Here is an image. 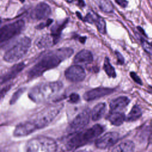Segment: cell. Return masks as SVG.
Instances as JSON below:
<instances>
[{"mask_svg": "<svg viewBox=\"0 0 152 152\" xmlns=\"http://www.w3.org/2000/svg\"><path fill=\"white\" fill-rule=\"evenodd\" d=\"M63 88V84L60 81L42 83L32 87L28 96L36 104H43L57 96Z\"/></svg>", "mask_w": 152, "mask_h": 152, "instance_id": "obj_2", "label": "cell"}, {"mask_svg": "<svg viewBox=\"0 0 152 152\" xmlns=\"http://www.w3.org/2000/svg\"><path fill=\"white\" fill-rule=\"evenodd\" d=\"M142 115L141 109L138 105H134L130 113L126 117V121L128 122H133L139 119Z\"/></svg>", "mask_w": 152, "mask_h": 152, "instance_id": "obj_24", "label": "cell"}, {"mask_svg": "<svg viewBox=\"0 0 152 152\" xmlns=\"http://www.w3.org/2000/svg\"><path fill=\"white\" fill-rule=\"evenodd\" d=\"M120 135L117 132H108L97 138L95 146L99 149H107L115 145L120 140Z\"/></svg>", "mask_w": 152, "mask_h": 152, "instance_id": "obj_9", "label": "cell"}, {"mask_svg": "<svg viewBox=\"0 0 152 152\" xmlns=\"http://www.w3.org/2000/svg\"><path fill=\"white\" fill-rule=\"evenodd\" d=\"M130 102V100L126 96H120L112 99L109 104L111 111H117L124 109Z\"/></svg>", "mask_w": 152, "mask_h": 152, "instance_id": "obj_16", "label": "cell"}, {"mask_svg": "<svg viewBox=\"0 0 152 152\" xmlns=\"http://www.w3.org/2000/svg\"><path fill=\"white\" fill-rule=\"evenodd\" d=\"M68 19H66L63 21L55 23L50 29V35L54 37L57 43L60 41L62 32L68 24Z\"/></svg>", "mask_w": 152, "mask_h": 152, "instance_id": "obj_18", "label": "cell"}, {"mask_svg": "<svg viewBox=\"0 0 152 152\" xmlns=\"http://www.w3.org/2000/svg\"><path fill=\"white\" fill-rule=\"evenodd\" d=\"M78 39H79V41H80L81 43L84 44V43L86 42V39H87V37H85V36H84V37L81 36V37H79Z\"/></svg>", "mask_w": 152, "mask_h": 152, "instance_id": "obj_36", "label": "cell"}, {"mask_svg": "<svg viewBox=\"0 0 152 152\" xmlns=\"http://www.w3.org/2000/svg\"><path fill=\"white\" fill-rule=\"evenodd\" d=\"M84 69L80 66H70L65 71V77L70 81L78 83L83 81L86 77Z\"/></svg>", "mask_w": 152, "mask_h": 152, "instance_id": "obj_10", "label": "cell"}, {"mask_svg": "<svg viewBox=\"0 0 152 152\" xmlns=\"http://www.w3.org/2000/svg\"><path fill=\"white\" fill-rule=\"evenodd\" d=\"M30 46L31 40L29 37H22L7 50L4 55V60L10 63L18 61L27 54Z\"/></svg>", "mask_w": 152, "mask_h": 152, "instance_id": "obj_6", "label": "cell"}, {"mask_svg": "<svg viewBox=\"0 0 152 152\" xmlns=\"http://www.w3.org/2000/svg\"><path fill=\"white\" fill-rule=\"evenodd\" d=\"M25 67V64L24 63H20L13 66L11 67L7 72L1 76V83H4L14 79Z\"/></svg>", "mask_w": 152, "mask_h": 152, "instance_id": "obj_15", "label": "cell"}, {"mask_svg": "<svg viewBox=\"0 0 152 152\" xmlns=\"http://www.w3.org/2000/svg\"><path fill=\"white\" fill-rule=\"evenodd\" d=\"M93 57L89 50L83 49L74 57L73 61L76 64H89L93 62Z\"/></svg>", "mask_w": 152, "mask_h": 152, "instance_id": "obj_17", "label": "cell"}, {"mask_svg": "<svg viewBox=\"0 0 152 152\" xmlns=\"http://www.w3.org/2000/svg\"><path fill=\"white\" fill-rule=\"evenodd\" d=\"M24 26V21L19 20L2 27L0 30V42L1 45L4 42L19 35L23 31Z\"/></svg>", "mask_w": 152, "mask_h": 152, "instance_id": "obj_7", "label": "cell"}, {"mask_svg": "<svg viewBox=\"0 0 152 152\" xmlns=\"http://www.w3.org/2000/svg\"><path fill=\"white\" fill-rule=\"evenodd\" d=\"M106 119L110 122V123L115 126H120L124 121L126 120V117L124 114L121 112L111 111L106 117Z\"/></svg>", "mask_w": 152, "mask_h": 152, "instance_id": "obj_20", "label": "cell"}, {"mask_svg": "<svg viewBox=\"0 0 152 152\" xmlns=\"http://www.w3.org/2000/svg\"><path fill=\"white\" fill-rule=\"evenodd\" d=\"M19 1H20L21 3H24L25 0H19Z\"/></svg>", "mask_w": 152, "mask_h": 152, "instance_id": "obj_39", "label": "cell"}, {"mask_svg": "<svg viewBox=\"0 0 152 152\" xmlns=\"http://www.w3.org/2000/svg\"><path fill=\"white\" fill-rule=\"evenodd\" d=\"M36 45L39 48H47L54 46L57 44L54 37L50 34H45L39 38L35 42Z\"/></svg>", "mask_w": 152, "mask_h": 152, "instance_id": "obj_19", "label": "cell"}, {"mask_svg": "<svg viewBox=\"0 0 152 152\" xmlns=\"http://www.w3.org/2000/svg\"><path fill=\"white\" fill-rule=\"evenodd\" d=\"M68 3H72L74 1V0H66Z\"/></svg>", "mask_w": 152, "mask_h": 152, "instance_id": "obj_38", "label": "cell"}, {"mask_svg": "<svg viewBox=\"0 0 152 152\" xmlns=\"http://www.w3.org/2000/svg\"><path fill=\"white\" fill-rule=\"evenodd\" d=\"M139 38L143 49L148 54H152V45L141 36L139 37Z\"/></svg>", "mask_w": 152, "mask_h": 152, "instance_id": "obj_26", "label": "cell"}, {"mask_svg": "<svg viewBox=\"0 0 152 152\" xmlns=\"http://www.w3.org/2000/svg\"><path fill=\"white\" fill-rule=\"evenodd\" d=\"M51 14V9L46 3L38 4L32 10L30 17L33 20H42L48 18Z\"/></svg>", "mask_w": 152, "mask_h": 152, "instance_id": "obj_14", "label": "cell"}, {"mask_svg": "<svg viewBox=\"0 0 152 152\" xmlns=\"http://www.w3.org/2000/svg\"><path fill=\"white\" fill-rule=\"evenodd\" d=\"M63 105L56 104L46 107L36 113L29 120L35 126L37 130L47 127L55 118L62 109Z\"/></svg>", "mask_w": 152, "mask_h": 152, "instance_id": "obj_4", "label": "cell"}, {"mask_svg": "<svg viewBox=\"0 0 152 152\" xmlns=\"http://www.w3.org/2000/svg\"><path fill=\"white\" fill-rule=\"evenodd\" d=\"M69 102L71 104H77L80 100V97L79 94L76 93H73L69 96Z\"/></svg>", "mask_w": 152, "mask_h": 152, "instance_id": "obj_28", "label": "cell"}, {"mask_svg": "<svg viewBox=\"0 0 152 152\" xmlns=\"http://www.w3.org/2000/svg\"><path fill=\"white\" fill-rule=\"evenodd\" d=\"M115 55L117 56V63L119 65H122L124 64V58L122 55V54L118 52V51H115Z\"/></svg>", "mask_w": 152, "mask_h": 152, "instance_id": "obj_31", "label": "cell"}, {"mask_svg": "<svg viewBox=\"0 0 152 152\" xmlns=\"http://www.w3.org/2000/svg\"><path fill=\"white\" fill-rule=\"evenodd\" d=\"M137 29H138V30L140 32V33L141 35H143V36H146V37H147V36L146 35V34L144 30L141 27L138 26V27H137Z\"/></svg>", "mask_w": 152, "mask_h": 152, "instance_id": "obj_34", "label": "cell"}, {"mask_svg": "<svg viewBox=\"0 0 152 152\" xmlns=\"http://www.w3.org/2000/svg\"><path fill=\"white\" fill-rule=\"evenodd\" d=\"M12 84H9V85H7L6 87H3L2 89H1V98L3 99L4 97V96L7 94V93L9 91V90H10L11 87H12Z\"/></svg>", "mask_w": 152, "mask_h": 152, "instance_id": "obj_32", "label": "cell"}, {"mask_svg": "<svg viewBox=\"0 0 152 152\" xmlns=\"http://www.w3.org/2000/svg\"><path fill=\"white\" fill-rule=\"evenodd\" d=\"M105 130L104 125L95 124L91 128L81 131L73 136L66 143L68 150H73L92 143L102 134Z\"/></svg>", "mask_w": 152, "mask_h": 152, "instance_id": "obj_3", "label": "cell"}, {"mask_svg": "<svg viewBox=\"0 0 152 152\" xmlns=\"http://www.w3.org/2000/svg\"><path fill=\"white\" fill-rule=\"evenodd\" d=\"M130 76L133 79V80L135 82L137 83V84H140V85H142L143 83H142V81L141 80V79L137 76V74L134 73V72H131L130 73Z\"/></svg>", "mask_w": 152, "mask_h": 152, "instance_id": "obj_30", "label": "cell"}, {"mask_svg": "<svg viewBox=\"0 0 152 152\" xmlns=\"http://www.w3.org/2000/svg\"><path fill=\"white\" fill-rule=\"evenodd\" d=\"M26 90L25 88H21L20 89H19L18 90H17L14 94L12 96L11 100H10V104L11 105L14 104L17 100L19 99V98L22 95V94L24 93V91Z\"/></svg>", "mask_w": 152, "mask_h": 152, "instance_id": "obj_27", "label": "cell"}, {"mask_svg": "<svg viewBox=\"0 0 152 152\" xmlns=\"http://www.w3.org/2000/svg\"><path fill=\"white\" fill-rule=\"evenodd\" d=\"M99 8L106 13H111L114 12V6L109 0H96Z\"/></svg>", "mask_w": 152, "mask_h": 152, "instance_id": "obj_23", "label": "cell"}, {"mask_svg": "<svg viewBox=\"0 0 152 152\" xmlns=\"http://www.w3.org/2000/svg\"><path fill=\"white\" fill-rule=\"evenodd\" d=\"M73 53L74 50L70 48H61L46 53L29 71L28 79H34L41 76L46 71L58 66Z\"/></svg>", "mask_w": 152, "mask_h": 152, "instance_id": "obj_1", "label": "cell"}, {"mask_svg": "<svg viewBox=\"0 0 152 152\" xmlns=\"http://www.w3.org/2000/svg\"><path fill=\"white\" fill-rule=\"evenodd\" d=\"M90 112L88 109H84L79 113L71 121L67 128V133L68 134H76L82 131L89 123Z\"/></svg>", "mask_w": 152, "mask_h": 152, "instance_id": "obj_8", "label": "cell"}, {"mask_svg": "<svg viewBox=\"0 0 152 152\" xmlns=\"http://www.w3.org/2000/svg\"><path fill=\"white\" fill-rule=\"evenodd\" d=\"M114 89L110 87H97L86 91L83 94V99L89 102L112 94Z\"/></svg>", "mask_w": 152, "mask_h": 152, "instance_id": "obj_11", "label": "cell"}, {"mask_svg": "<svg viewBox=\"0 0 152 152\" xmlns=\"http://www.w3.org/2000/svg\"><path fill=\"white\" fill-rule=\"evenodd\" d=\"M134 143L130 140L124 141L115 146L111 152H134Z\"/></svg>", "mask_w": 152, "mask_h": 152, "instance_id": "obj_22", "label": "cell"}, {"mask_svg": "<svg viewBox=\"0 0 152 152\" xmlns=\"http://www.w3.org/2000/svg\"><path fill=\"white\" fill-rule=\"evenodd\" d=\"M37 130L34 124L30 121H26L18 124L13 132V135L16 137L27 136Z\"/></svg>", "mask_w": 152, "mask_h": 152, "instance_id": "obj_13", "label": "cell"}, {"mask_svg": "<svg viewBox=\"0 0 152 152\" xmlns=\"http://www.w3.org/2000/svg\"><path fill=\"white\" fill-rule=\"evenodd\" d=\"M115 2L121 7L123 8H125L127 7L128 2L127 0H115Z\"/></svg>", "mask_w": 152, "mask_h": 152, "instance_id": "obj_33", "label": "cell"}, {"mask_svg": "<svg viewBox=\"0 0 152 152\" xmlns=\"http://www.w3.org/2000/svg\"><path fill=\"white\" fill-rule=\"evenodd\" d=\"M53 22V19H48L45 22L40 23L39 25H37V26L36 27V28L37 29H39V30L43 29H44V28L46 27L49 26L50 24H52Z\"/></svg>", "mask_w": 152, "mask_h": 152, "instance_id": "obj_29", "label": "cell"}, {"mask_svg": "<svg viewBox=\"0 0 152 152\" xmlns=\"http://www.w3.org/2000/svg\"><path fill=\"white\" fill-rule=\"evenodd\" d=\"M76 14H77V16L80 19V20H83V17H82V16H81V14L79 13V12H76Z\"/></svg>", "mask_w": 152, "mask_h": 152, "instance_id": "obj_37", "label": "cell"}, {"mask_svg": "<svg viewBox=\"0 0 152 152\" xmlns=\"http://www.w3.org/2000/svg\"><path fill=\"white\" fill-rule=\"evenodd\" d=\"M104 69L108 75V76L110 78H115L117 76V74L115 72V70L114 67L111 65L110 63V60L108 57H106L104 61Z\"/></svg>", "mask_w": 152, "mask_h": 152, "instance_id": "obj_25", "label": "cell"}, {"mask_svg": "<svg viewBox=\"0 0 152 152\" xmlns=\"http://www.w3.org/2000/svg\"><path fill=\"white\" fill-rule=\"evenodd\" d=\"M78 5L80 7H84L86 6L85 3H84L83 0H79V1H78Z\"/></svg>", "mask_w": 152, "mask_h": 152, "instance_id": "obj_35", "label": "cell"}, {"mask_svg": "<svg viewBox=\"0 0 152 152\" xmlns=\"http://www.w3.org/2000/svg\"><path fill=\"white\" fill-rule=\"evenodd\" d=\"M107 107L105 103H100L97 104L91 111V117L93 121H97L102 119L105 115Z\"/></svg>", "mask_w": 152, "mask_h": 152, "instance_id": "obj_21", "label": "cell"}, {"mask_svg": "<svg viewBox=\"0 0 152 152\" xmlns=\"http://www.w3.org/2000/svg\"><path fill=\"white\" fill-rule=\"evenodd\" d=\"M57 144L52 138L38 136L29 140L25 146L26 152H56Z\"/></svg>", "mask_w": 152, "mask_h": 152, "instance_id": "obj_5", "label": "cell"}, {"mask_svg": "<svg viewBox=\"0 0 152 152\" xmlns=\"http://www.w3.org/2000/svg\"><path fill=\"white\" fill-rule=\"evenodd\" d=\"M83 21L90 24L94 23L98 31L102 35L107 33V24L105 20L93 11H90L87 14Z\"/></svg>", "mask_w": 152, "mask_h": 152, "instance_id": "obj_12", "label": "cell"}]
</instances>
